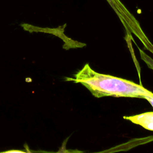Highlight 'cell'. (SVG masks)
<instances>
[{
	"instance_id": "2",
	"label": "cell",
	"mask_w": 153,
	"mask_h": 153,
	"mask_svg": "<svg viewBox=\"0 0 153 153\" xmlns=\"http://www.w3.org/2000/svg\"><path fill=\"white\" fill-rule=\"evenodd\" d=\"M123 118L140 125L147 130L153 131V112H148L132 116H124Z\"/></svg>"
},
{
	"instance_id": "1",
	"label": "cell",
	"mask_w": 153,
	"mask_h": 153,
	"mask_svg": "<svg viewBox=\"0 0 153 153\" xmlns=\"http://www.w3.org/2000/svg\"><path fill=\"white\" fill-rule=\"evenodd\" d=\"M66 81L81 84L86 87L94 97H137L153 96V93L131 81L98 73L87 63L75 74L74 78H66Z\"/></svg>"
},
{
	"instance_id": "4",
	"label": "cell",
	"mask_w": 153,
	"mask_h": 153,
	"mask_svg": "<svg viewBox=\"0 0 153 153\" xmlns=\"http://www.w3.org/2000/svg\"><path fill=\"white\" fill-rule=\"evenodd\" d=\"M143 99H146L149 103L150 104L153 106V96H145Z\"/></svg>"
},
{
	"instance_id": "3",
	"label": "cell",
	"mask_w": 153,
	"mask_h": 153,
	"mask_svg": "<svg viewBox=\"0 0 153 153\" xmlns=\"http://www.w3.org/2000/svg\"><path fill=\"white\" fill-rule=\"evenodd\" d=\"M66 140H65L62 145V146L59 148V149L55 152H47V153H87L81 151L76 150V149H68L66 148ZM26 150H19V149H11L8 151H5L2 152H0V153H35L32 151H31L27 146H26ZM43 153V152H42Z\"/></svg>"
}]
</instances>
